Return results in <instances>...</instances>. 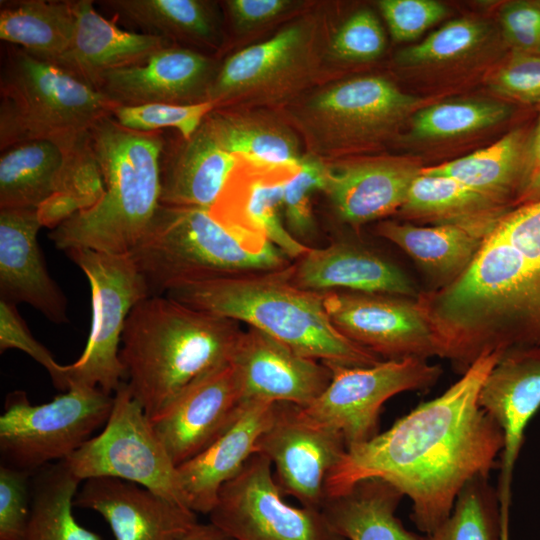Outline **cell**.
Here are the masks:
<instances>
[{
  "label": "cell",
  "mask_w": 540,
  "mask_h": 540,
  "mask_svg": "<svg viewBox=\"0 0 540 540\" xmlns=\"http://www.w3.org/2000/svg\"><path fill=\"white\" fill-rule=\"evenodd\" d=\"M500 358L496 352L481 355L440 396L349 447L326 479V499L359 481L380 478L410 498L416 527L424 535L434 532L450 516L463 487L499 467L503 435L478 398Z\"/></svg>",
  "instance_id": "1"
},
{
  "label": "cell",
  "mask_w": 540,
  "mask_h": 540,
  "mask_svg": "<svg viewBox=\"0 0 540 540\" xmlns=\"http://www.w3.org/2000/svg\"><path fill=\"white\" fill-rule=\"evenodd\" d=\"M239 322L192 308L166 295L131 310L122 333L125 382L147 417L156 418L187 386L230 363Z\"/></svg>",
  "instance_id": "2"
},
{
  "label": "cell",
  "mask_w": 540,
  "mask_h": 540,
  "mask_svg": "<svg viewBox=\"0 0 540 540\" xmlns=\"http://www.w3.org/2000/svg\"><path fill=\"white\" fill-rule=\"evenodd\" d=\"M291 265L277 271L186 283L166 296L243 322L295 352L322 362L369 366L382 361L336 329L327 314L324 293L295 285L290 279Z\"/></svg>",
  "instance_id": "3"
},
{
  "label": "cell",
  "mask_w": 540,
  "mask_h": 540,
  "mask_svg": "<svg viewBox=\"0 0 540 540\" xmlns=\"http://www.w3.org/2000/svg\"><path fill=\"white\" fill-rule=\"evenodd\" d=\"M104 194L51 230L58 249L87 248L128 253L142 238L160 206V164L165 141L156 132L122 127L111 115L89 130Z\"/></svg>",
  "instance_id": "4"
},
{
  "label": "cell",
  "mask_w": 540,
  "mask_h": 540,
  "mask_svg": "<svg viewBox=\"0 0 540 540\" xmlns=\"http://www.w3.org/2000/svg\"><path fill=\"white\" fill-rule=\"evenodd\" d=\"M149 296L191 282L282 270L292 260L268 241L244 237L210 209L160 204L129 252Z\"/></svg>",
  "instance_id": "5"
},
{
  "label": "cell",
  "mask_w": 540,
  "mask_h": 540,
  "mask_svg": "<svg viewBox=\"0 0 540 540\" xmlns=\"http://www.w3.org/2000/svg\"><path fill=\"white\" fill-rule=\"evenodd\" d=\"M111 104L94 87L54 62L7 47L0 76V149L30 140L68 147Z\"/></svg>",
  "instance_id": "6"
},
{
  "label": "cell",
  "mask_w": 540,
  "mask_h": 540,
  "mask_svg": "<svg viewBox=\"0 0 540 540\" xmlns=\"http://www.w3.org/2000/svg\"><path fill=\"white\" fill-rule=\"evenodd\" d=\"M420 103L383 77L361 76L311 94L292 117L311 155L324 160L385 140Z\"/></svg>",
  "instance_id": "7"
},
{
  "label": "cell",
  "mask_w": 540,
  "mask_h": 540,
  "mask_svg": "<svg viewBox=\"0 0 540 540\" xmlns=\"http://www.w3.org/2000/svg\"><path fill=\"white\" fill-rule=\"evenodd\" d=\"M113 403L112 394L86 385L38 405L24 391L10 393L0 416L3 464L31 472L65 460L105 425Z\"/></svg>",
  "instance_id": "8"
},
{
  "label": "cell",
  "mask_w": 540,
  "mask_h": 540,
  "mask_svg": "<svg viewBox=\"0 0 540 540\" xmlns=\"http://www.w3.org/2000/svg\"><path fill=\"white\" fill-rule=\"evenodd\" d=\"M86 276L91 290L92 321L86 346L72 364L64 365L70 385L98 387L112 394L125 381L120 345L126 320L149 297L131 254L87 248L64 251Z\"/></svg>",
  "instance_id": "9"
},
{
  "label": "cell",
  "mask_w": 540,
  "mask_h": 540,
  "mask_svg": "<svg viewBox=\"0 0 540 540\" xmlns=\"http://www.w3.org/2000/svg\"><path fill=\"white\" fill-rule=\"evenodd\" d=\"M114 393L113 407L101 432L63 461L81 481L121 479L189 509L178 467L143 407L125 381Z\"/></svg>",
  "instance_id": "10"
},
{
  "label": "cell",
  "mask_w": 540,
  "mask_h": 540,
  "mask_svg": "<svg viewBox=\"0 0 540 540\" xmlns=\"http://www.w3.org/2000/svg\"><path fill=\"white\" fill-rule=\"evenodd\" d=\"M318 63V23L299 19L228 57L209 87L216 109L277 103L306 84Z\"/></svg>",
  "instance_id": "11"
},
{
  "label": "cell",
  "mask_w": 540,
  "mask_h": 540,
  "mask_svg": "<svg viewBox=\"0 0 540 540\" xmlns=\"http://www.w3.org/2000/svg\"><path fill=\"white\" fill-rule=\"evenodd\" d=\"M326 364L332 373L328 386L300 408L313 421L338 432L347 449L379 433L380 410L389 398L429 388L442 374L439 365L421 358L382 360L369 366Z\"/></svg>",
  "instance_id": "12"
},
{
  "label": "cell",
  "mask_w": 540,
  "mask_h": 540,
  "mask_svg": "<svg viewBox=\"0 0 540 540\" xmlns=\"http://www.w3.org/2000/svg\"><path fill=\"white\" fill-rule=\"evenodd\" d=\"M208 516L236 540H344L321 511L284 500L270 460L259 453L221 487Z\"/></svg>",
  "instance_id": "13"
},
{
  "label": "cell",
  "mask_w": 540,
  "mask_h": 540,
  "mask_svg": "<svg viewBox=\"0 0 540 540\" xmlns=\"http://www.w3.org/2000/svg\"><path fill=\"white\" fill-rule=\"evenodd\" d=\"M336 329L382 360L441 357V346L419 297L331 291L324 293Z\"/></svg>",
  "instance_id": "14"
},
{
  "label": "cell",
  "mask_w": 540,
  "mask_h": 540,
  "mask_svg": "<svg viewBox=\"0 0 540 540\" xmlns=\"http://www.w3.org/2000/svg\"><path fill=\"white\" fill-rule=\"evenodd\" d=\"M347 451L342 436L307 417L299 406L277 403L272 422L257 440L283 493L303 507L321 510L329 473Z\"/></svg>",
  "instance_id": "15"
},
{
  "label": "cell",
  "mask_w": 540,
  "mask_h": 540,
  "mask_svg": "<svg viewBox=\"0 0 540 540\" xmlns=\"http://www.w3.org/2000/svg\"><path fill=\"white\" fill-rule=\"evenodd\" d=\"M493 231L501 241L509 354L540 355V199L510 209Z\"/></svg>",
  "instance_id": "16"
},
{
  "label": "cell",
  "mask_w": 540,
  "mask_h": 540,
  "mask_svg": "<svg viewBox=\"0 0 540 540\" xmlns=\"http://www.w3.org/2000/svg\"><path fill=\"white\" fill-rule=\"evenodd\" d=\"M298 165H270L238 156L223 191L211 207L212 215L223 225L244 237L268 241L292 261L309 246L296 240L287 230L283 199L287 182Z\"/></svg>",
  "instance_id": "17"
},
{
  "label": "cell",
  "mask_w": 540,
  "mask_h": 540,
  "mask_svg": "<svg viewBox=\"0 0 540 540\" xmlns=\"http://www.w3.org/2000/svg\"><path fill=\"white\" fill-rule=\"evenodd\" d=\"M478 401L503 435L496 491L501 540H509L513 471L525 429L540 408V355L512 354L501 357L485 378Z\"/></svg>",
  "instance_id": "18"
},
{
  "label": "cell",
  "mask_w": 540,
  "mask_h": 540,
  "mask_svg": "<svg viewBox=\"0 0 540 540\" xmlns=\"http://www.w3.org/2000/svg\"><path fill=\"white\" fill-rule=\"evenodd\" d=\"M230 363L242 401L306 407L326 389L332 376L325 362L303 356L251 327L242 332Z\"/></svg>",
  "instance_id": "19"
},
{
  "label": "cell",
  "mask_w": 540,
  "mask_h": 540,
  "mask_svg": "<svg viewBox=\"0 0 540 540\" xmlns=\"http://www.w3.org/2000/svg\"><path fill=\"white\" fill-rule=\"evenodd\" d=\"M241 404L236 372L227 363L187 386L151 422L178 467L207 448L232 422Z\"/></svg>",
  "instance_id": "20"
},
{
  "label": "cell",
  "mask_w": 540,
  "mask_h": 540,
  "mask_svg": "<svg viewBox=\"0 0 540 540\" xmlns=\"http://www.w3.org/2000/svg\"><path fill=\"white\" fill-rule=\"evenodd\" d=\"M216 72L207 56L169 45L138 63L102 74L93 87L112 106L194 104L208 101Z\"/></svg>",
  "instance_id": "21"
},
{
  "label": "cell",
  "mask_w": 540,
  "mask_h": 540,
  "mask_svg": "<svg viewBox=\"0 0 540 540\" xmlns=\"http://www.w3.org/2000/svg\"><path fill=\"white\" fill-rule=\"evenodd\" d=\"M421 169L403 157L347 160L329 165L323 192L338 219L357 230L398 213Z\"/></svg>",
  "instance_id": "22"
},
{
  "label": "cell",
  "mask_w": 540,
  "mask_h": 540,
  "mask_svg": "<svg viewBox=\"0 0 540 540\" xmlns=\"http://www.w3.org/2000/svg\"><path fill=\"white\" fill-rule=\"evenodd\" d=\"M40 227L37 209L0 210V295L64 324L69 321L68 301L48 272L37 239Z\"/></svg>",
  "instance_id": "23"
},
{
  "label": "cell",
  "mask_w": 540,
  "mask_h": 540,
  "mask_svg": "<svg viewBox=\"0 0 540 540\" xmlns=\"http://www.w3.org/2000/svg\"><path fill=\"white\" fill-rule=\"evenodd\" d=\"M74 507L99 513L115 540H176L196 524L193 511L137 484L94 477L78 490Z\"/></svg>",
  "instance_id": "24"
},
{
  "label": "cell",
  "mask_w": 540,
  "mask_h": 540,
  "mask_svg": "<svg viewBox=\"0 0 540 540\" xmlns=\"http://www.w3.org/2000/svg\"><path fill=\"white\" fill-rule=\"evenodd\" d=\"M291 281L305 290L349 291L417 298L412 280L392 262L356 244L334 241L312 248L290 267Z\"/></svg>",
  "instance_id": "25"
},
{
  "label": "cell",
  "mask_w": 540,
  "mask_h": 540,
  "mask_svg": "<svg viewBox=\"0 0 540 540\" xmlns=\"http://www.w3.org/2000/svg\"><path fill=\"white\" fill-rule=\"evenodd\" d=\"M277 403L242 401L227 428L198 455L178 466L188 507L209 514L221 487L255 453L260 435L273 420Z\"/></svg>",
  "instance_id": "26"
},
{
  "label": "cell",
  "mask_w": 540,
  "mask_h": 540,
  "mask_svg": "<svg viewBox=\"0 0 540 540\" xmlns=\"http://www.w3.org/2000/svg\"><path fill=\"white\" fill-rule=\"evenodd\" d=\"M163 154L168 157H161L160 204L167 206L211 209L238 162L206 119L189 139Z\"/></svg>",
  "instance_id": "27"
},
{
  "label": "cell",
  "mask_w": 540,
  "mask_h": 540,
  "mask_svg": "<svg viewBox=\"0 0 540 540\" xmlns=\"http://www.w3.org/2000/svg\"><path fill=\"white\" fill-rule=\"evenodd\" d=\"M75 29L57 65L92 87L111 70L138 63L169 46L162 37L126 31L99 14L90 0L74 1Z\"/></svg>",
  "instance_id": "28"
},
{
  "label": "cell",
  "mask_w": 540,
  "mask_h": 540,
  "mask_svg": "<svg viewBox=\"0 0 540 540\" xmlns=\"http://www.w3.org/2000/svg\"><path fill=\"white\" fill-rule=\"evenodd\" d=\"M512 208L452 178L420 171L398 214L405 220L458 226L487 237Z\"/></svg>",
  "instance_id": "29"
},
{
  "label": "cell",
  "mask_w": 540,
  "mask_h": 540,
  "mask_svg": "<svg viewBox=\"0 0 540 540\" xmlns=\"http://www.w3.org/2000/svg\"><path fill=\"white\" fill-rule=\"evenodd\" d=\"M402 497L387 481L369 478L327 498L320 511L331 531L344 540H426L424 534L408 531L395 515Z\"/></svg>",
  "instance_id": "30"
},
{
  "label": "cell",
  "mask_w": 540,
  "mask_h": 540,
  "mask_svg": "<svg viewBox=\"0 0 540 540\" xmlns=\"http://www.w3.org/2000/svg\"><path fill=\"white\" fill-rule=\"evenodd\" d=\"M376 233L410 256L432 279L434 289L457 279L470 266L488 237L452 225L419 226L381 221Z\"/></svg>",
  "instance_id": "31"
},
{
  "label": "cell",
  "mask_w": 540,
  "mask_h": 540,
  "mask_svg": "<svg viewBox=\"0 0 540 540\" xmlns=\"http://www.w3.org/2000/svg\"><path fill=\"white\" fill-rule=\"evenodd\" d=\"M532 126H518L492 145L421 173L452 178L514 207L523 184L526 147Z\"/></svg>",
  "instance_id": "32"
},
{
  "label": "cell",
  "mask_w": 540,
  "mask_h": 540,
  "mask_svg": "<svg viewBox=\"0 0 540 540\" xmlns=\"http://www.w3.org/2000/svg\"><path fill=\"white\" fill-rule=\"evenodd\" d=\"M65 158V148L44 139L2 150L0 210L38 209L56 192Z\"/></svg>",
  "instance_id": "33"
},
{
  "label": "cell",
  "mask_w": 540,
  "mask_h": 540,
  "mask_svg": "<svg viewBox=\"0 0 540 540\" xmlns=\"http://www.w3.org/2000/svg\"><path fill=\"white\" fill-rule=\"evenodd\" d=\"M75 29L74 1L4 2L1 40L56 63L69 48Z\"/></svg>",
  "instance_id": "34"
},
{
  "label": "cell",
  "mask_w": 540,
  "mask_h": 540,
  "mask_svg": "<svg viewBox=\"0 0 540 540\" xmlns=\"http://www.w3.org/2000/svg\"><path fill=\"white\" fill-rule=\"evenodd\" d=\"M205 119L223 147L236 156L270 165H298L304 157L297 135L275 117L214 109Z\"/></svg>",
  "instance_id": "35"
},
{
  "label": "cell",
  "mask_w": 540,
  "mask_h": 540,
  "mask_svg": "<svg viewBox=\"0 0 540 540\" xmlns=\"http://www.w3.org/2000/svg\"><path fill=\"white\" fill-rule=\"evenodd\" d=\"M33 480L31 513L25 540H103L80 525L73 515L82 482L64 461L48 464Z\"/></svg>",
  "instance_id": "36"
},
{
  "label": "cell",
  "mask_w": 540,
  "mask_h": 540,
  "mask_svg": "<svg viewBox=\"0 0 540 540\" xmlns=\"http://www.w3.org/2000/svg\"><path fill=\"white\" fill-rule=\"evenodd\" d=\"M122 17L164 39L185 38L211 43L216 23L209 5L198 0L104 1Z\"/></svg>",
  "instance_id": "37"
},
{
  "label": "cell",
  "mask_w": 540,
  "mask_h": 540,
  "mask_svg": "<svg viewBox=\"0 0 540 540\" xmlns=\"http://www.w3.org/2000/svg\"><path fill=\"white\" fill-rule=\"evenodd\" d=\"M65 150L57 190L37 209L41 225L51 230L94 206L104 194L103 177L90 145L89 131Z\"/></svg>",
  "instance_id": "38"
},
{
  "label": "cell",
  "mask_w": 540,
  "mask_h": 540,
  "mask_svg": "<svg viewBox=\"0 0 540 540\" xmlns=\"http://www.w3.org/2000/svg\"><path fill=\"white\" fill-rule=\"evenodd\" d=\"M507 101L452 100L417 110L411 117L409 135L417 140L457 137L505 122L515 113Z\"/></svg>",
  "instance_id": "39"
},
{
  "label": "cell",
  "mask_w": 540,
  "mask_h": 540,
  "mask_svg": "<svg viewBox=\"0 0 540 540\" xmlns=\"http://www.w3.org/2000/svg\"><path fill=\"white\" fill-rule=\"evenodd\" d=\"M488 477L477 476L463 487L450 516L426 540H501L497 491Z\"/></svg>",
  "instance_id": "40"
},
{
  "label": "cell",
  "mask_w": 540,
  "mask_h": 540,
  "mask_svg": "<svg viewBox=\"0 0 540 540\" xmlns=\"http://www.w3.org/2000/svg\"><path fill=\"white\" fill-rule=\"evenodd\" d=\"M488 34V25L479 19H454L435 30L422 42L400 50L395 61L404 67L453 61L477 49L487 39Z\"/></svg>",
  "instance_id": "41"
},
{
  "label": "cell",
  "mask_w": 540,
  "mask_h": 540,
  "mask_svg": "<svg viewBox=\"0 0 540 540\" xmlns=\"http://www.w3.org/2000/svg\"><path fill=\"white\" fill-rule=\"evenodd\" d=\"M216 109L215 103L194 104L150 103L135 106H111V117L122 127L156 132L161 128H175L183 139H189L206 116Z\"/></svg>",
  "instance_id": "42"
},
{
  "label": "cell",
  "mask_w": 540,
  "mask_h": 540,
  "mask_svg": "<svg viewBox=\"0 0 540 540\" xmlns=\"http://www.w3.org/2000/svg\"><path fill=\"white\" fill-rule=\"evenodd\" d=\"M328 172L329 164L325 160L304 155L299 170L285 186L284 223L289 233L301 243L316 231L312 198L317 191L323 192Z\"/></svg>",
  "instance_id": "43"
},
{
  "label": "cell",
  "mask_w": 540,
  "mask_h": 540,
  "mask_svg": "<svg viewBox=\"0 0 540 540\" xmlns=\"http://www.w3.org/2000/svg\"><path fill=\"white\" fill-rule=\"evenodd\" d=\"M386 38L376 15L361 9L353 13L334 33L328 52L344 62H368L384 51Z\"/></svg>",
  "instance_id": "44"
},
{
  "label": "cell",
  "mask_w": 540,
  "mask_h": 540,
  "mask_svg": "<svg viewBox=\"0 0 540 540\" xmlns=\"http://www.w3.org/2000/svg\"><path fill=\"white\" fill-rule=\"evenodd\" d=\"M489 86L509 103L540 107V52L509 51Z\"/></svg>",
  "instance_id": "45"
},
{
  "label": "cell",
  "mask_w": 540,
  "mask_h": 540,
  "mask_svg": "<svg viewBox=\"0 0 540 540\" xmlns=\"http://www.w3.org/2000/svg\"><path fill=\"white\" fill-rule=\"evenodd\" d=\"M9 349H18L29 355L47 370L56 388L68 390L64 365L59 364L52 353L34 338L16 305L0 299V351Z\"/></svg>",
  "instance_id": "46"
},
{
  "label": "cell",
  "mask_w": 540,
  "mask_h": 540,
  "mask_svg": "<svg viewBox=\"0 0 540 540\" xmlns=\"http://www.w3.org/2000/svg\"><path fill=\"white\" fill-rule=\"evenodd\" d=\"M30 472L0 466V540H25L31 513Z\"/></svg>",
  "instance_id": "47"
},
{
  "label": "cell",
  "mask_w": 540,
  "mask_h": 540,
  "mask_svg": "<svg viewBox=\"0 0 540 540\" xmlns=\"http://www.w3.org/2000/svg\"><path fill=\"white\" fill-rule=\"evenodd\" d=\"M378 7L394 40L412 41L447 14L434 0H381Z\"/></svg>",
  "instance_id": "48"
},
{
  "label": "cell",
  "mask_w": 540,
  "mask_h": 540,
  "mask_svg": "<svg viewBox=\"0 0 540 540\" xmlns=\"http://www.w3.org/2000/svg\"><path fill=\"white\" fill-rule=\"evenodd\" d=\"M503 40L510 51L540 52V0H514L499 11Z\"/></svg>",
  "instance_id": "49"
},
{
  "label": "cell",
  "mask_w": 540,
  "mask_h": 540,
  "mask_svg": "<svg viewBox=\"0 0 540 540\" xmlns=\"http://www.w3.org/2000/svg\"><path fill=\"white\" fill-rule=\"evenodd\" d=\"M235 27L241 31L264 25L288 11V0H230L226 2Z\"/></svg>",
  "instance_id": "50"
},
{
  "label": "cell",
  "mask_w": 540,
  "mask_h": 540,
  "mask_svg": "<svg viewBox=\"0 0 540 540\" xmlns=\"http://www.w3.org/2000/svg\"><path fill=\"white\" fill-rule=\"evenodd\" d=\"M540 171V113L532 125L525 154L522 191ZM519 194V195H520ZM519 197V196H518Z\"/></svg>",
  "instance_id": "51"
},
{
  "label": "cell",
  "mask_w": 540,
  "mask_h": 540,
  "mask_svg": "<svg viewBox=\"0 0 540 540\" xmlns=\"http://www.w3.org/2000/svg\"><path fill=\"white\" fill-rule=\"evenodd\" d=\"M176 540H236L212 523L197 522Z\"/></svg>",
  "instance_id": "52"
},
{
  "label": "cell",
  "mask_w": 540,
  "mask_h": 540,
  "mask_svg": "<svg viewBox=\"0 0 540 540\" xmlns=\"http://www.w3.org/2000/svg\"><path fill=\"white\" fill-rule=\"evenodd\" d=\"M540 199V171L524 188L515 202V206Z\"/></svg>",
  "instance_id": "53"
}]
</instances>
